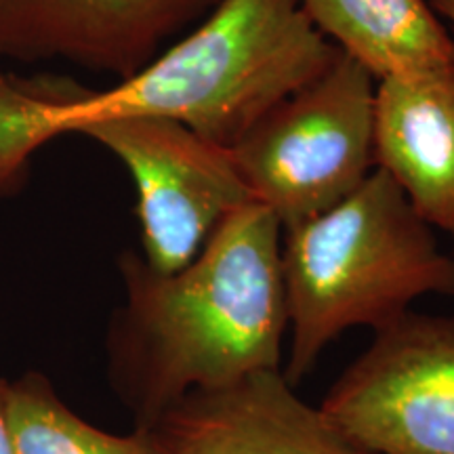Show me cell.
Listing matches in <instances>:
<instances>
[{
    "label": "cell",
    "mask_w": 454,
    "mask_h": 454,
    "mask_svg": "<svg viewBox=\"0 0 454 454\" xmlns=\"http://www.w3.org/2000/svg\"><path fill=\"white\" fill-rule=\"evenodd\" d=\"M121 274L127 303L107 340L110 374L137 427L194 391L280 371L288 331L282 225L263 204L227 215L173 274L135 253L122 254Z\"/></svg>",
    "instance_id": "obj_1"
},
{
    "label": "cell",
    "mask_w": 454,
    "mask_h": 454,
    "mask_svg": "<svg viewBox=\"0 0 454 454\" xmlns=\"http://www.w3.org/2000/svg\"><path fill=\"white\" fill-rule=\"evenodd\" d=\"M282 276L297 385L339 334L394 325L425 294H454V257L381 168L314 219L286 227Z\"/></svg>",
    "instance_id": "obj_2"
},
{
    "label": "cell",
    "mask_w": 454,
    "mask_h": 454,
    "mask_svg": "<svg viewBox=\"0 0 454 454\" xmlns=\"http://www.w3.org/2000/svg\"><path fill=\"white\" fill-rule=\"evenodd\" d=\"M374 89L377 78L339 49L326 72L230 147L253 202L282 230L333 208L372 173Z\"/></svg>",
    "instance_id": "obj_3"
},
{
    "label": "cell",
    "mask_w": 454,
    "mask_h": 454,
    "mask_svg": "<svg viewBox=\"0 0 454 454\" xmlns=\"http://www.w3.org/2000/svg\"><path fill=\"white\" fill-rule=\"evenodd\" d=\"M320 408L372 454H454V316L411 309L377 331Z\"/></svg>",
    "instance_id": "obj_4"
},
{
    "label": "cell",
    "mask_w": 454,
    "mask_h": 454,
    "mask_svg": "<svg viewBox=\"0 0 454 454\" xmlns=\"http://www.w3.org/2000/svg\"><path fill=\"white\" fill-rule=\"evenodd\" d=\"M78 135L110 150L133 177L141 257L158 274L190 263L227 215L253 202L230 150L177 121L104 118Z\"/></svg>",
    "instance_id": "obj_5"
},
{
    "label": "cell",
    "mask_w": 454,
    "mask_h": 454,
    "mask_svg": "<svg viewBox=\"0 0 454 454\" xmlns=\"http://www.w3.org/2000/svg\"><path fill=\"white\" fill-rule=\"evenodd\" d=\"M219 0H0V61L135 76Z\"/></svg>",
    "instance_id": "obj_6"
},
{
    "label": "cell",
    "mask_w": 454,
    "mask_h": 454,
    "mask_svg": "<svg viewBox=\"0 0 454 454\" xmlns=\"http://www.w3.org/2000/svg\"><path fill=\"white\" fill-rule=\"evenodd\" d=\"M293 387L282 371L259 372L194 391L144 429L162 454H372Z\"/></svg>",
    "instance_id": "obj_7"
},
{
    "label": "cell",
    "mask_w": 454,
    "mask_h": 454,
    "mask_svg": "<svg viewBox=\"0 0 454 454\" xmlns=\"http://www.w3.org/2000/svg\"><path fill=\"white\" fill-rule=\"evenodd\" d=\"M372 158L425 223L454 230V64L379 78Z\"/></svg>",
    "instance_id": "obj_8"
},
{
    "label": "cell",
    "mask_w": 454,
    "mask_h": 454,
    "mask_svg": "<svg viewBox=\"0 0 454 454\" xmlns=\"http://www.w3.org/2000/svg\"><path fill=\"white\" fill-rule=\"evenodd\" d=\"M316 30L374 78L454 64V38L429 0H299Z\"/></svg>",
    "instance_id": "obj_9"
},
{
    "label": "cell",
    "mask_w": 454,
    "mask_h": 454,
    "mask_svg": "<svg viewBox=\"0 0 454 454\" xmlns=\"http://www.w3.org/2000/svg\"><path fill=\"white\" fill-rule=\"evenodd\" d=\"M7 419L17 454H162L152 431L107 434L78 417L43 372L7 381Z\"/></svg>",
    "instance_id": "obj_10"
},
{
    "label": "cell",
    "mask_w": 454,
    "mask_h": 454,
    "mask_svg": "<svg viewBox=\"0 0 454 454\" xmlns=\"http://www.w3.org/2000/svg\"><path fill=\"white\" fill-rule=\"evenodd\" d=\"M4 394H7V381L0 379V454H17L13 435H11L9 419H7V402H4Z\"/></svg>",
    "instance_id": "obj_11"
},
{
    "label": "cell",
    "mask_w": 454,
    "mask_h": 454,
    "mask_svg": "<svg viewBox=\"0 0 454 454\" xmlns=\"http://www.w3.org/2000/svg\"><path fill=\"white\" fill-rule=\"evenodd\" d=\"M429 4L440 20H446L454 30V0H429Z\"/></svg>",
    "instance_id": "obj_12"
},
{
    "label": "cell",
    "mask_w": 454,
    "mask_h": 454,
    "mask_svg": "<svg viewBox=\"0 0 454 454\" xmlns=\"http://www.w3.org/2000/svg\"><path fill=\"white\" fill-rule=\"evenodd\" d=\"M450 234H452V238H454V230H452V231H450ZM452 257H454V253H452Z\"/></svg>",
    "instance_id": "obj_13"
}]
</instances>
